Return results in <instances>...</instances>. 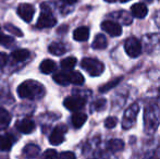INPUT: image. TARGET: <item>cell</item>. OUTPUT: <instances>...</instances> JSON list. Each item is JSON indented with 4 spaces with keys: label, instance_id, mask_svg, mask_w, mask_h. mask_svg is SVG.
I'll return each mask as SVG.
<instances>
[{
    "label": "cell",
    "instance_id": "obj_1",
    "mask_svg": "<svg viewBox=\"0 0 160 159\" xmlns=\"http://www.w3.org/2000/svg\"><path fill=\"white\" fill-rule=\"evenodd\" d=\"M18 94L21 98L38 99L45 95V87L37 81L28 80L19 85Z\"/></svg>",
    "mask_w": 160,
    "mask_h": 159
},
{
    "label": "cell",
    "instance_id": "obj_2",
    "mask_svg": "<svg viewBox=\"0 0 160 159\" xmlns=\"http://www.w3.org/2000/svg\"><path fill=\"white\" fill-rule=\"evenodd\" d=\"M81 67L92 77H99L105 71L102 62L93 58H84L81 62Z\"/></svg>",
    "mask_w": 160,
    "mask_h": 159
},
{
    "label": "cell",
    "instance_id": "obj_3",
    "mask_svg": "<svg viewBox=\"0 0 160 159\" xmlns=\"http://www.w3.org/2000/svg\"><path fill=\"white\" fill-rule=\"evenodd\" d=\"M40 8H42V13H40L39 17H38L36 26L38 28H48L55 26L56 23H57V20L52 15L50 9L47 7L46 3H42L40 6Z\"/></svg>",
    "mask_w": 160,
    "mask_h": 159
},
{
    "label": "cell",
    "instance_id": "obj_4",
    "mask_svg": "<svg viewBox=\"0 0 160 159\" xmlns=\"http://www.w3.org/2000/svg\"><path fill=\"white\" fill-rule=\"evenodd\" d=\"M124 49L131 58H137L142 53V45L136 37H128L124 42Z\"/></svg>",
    "mask_w": 160,
    "mask_h": 159
},
{
    "label": "cell",
    "instance_id": "obj_5",
    "mask_svg": "<svg viewBox=\"0 0 160 159\" xmlns=\"http://www.w3.org/2000/svg\"><path fill=\"white\" fill-rule=\"evenodd\" d=\"M86 104V100L84 99L81 96H70V97H67L63 102L64 107L70 111H76L81 110L83 107Z\"/></svg>",
    "mask_w": 160,
    "mask_h": 159
},
{
    "label": "cell",
    "instance_id": "obj_6",
    "mask_svg": "<svg viewBox=\"0 0 160 159\" xmlns=\"http://www.w3.org/2000/svg\"><path fill=\"white\" fill-rule=\"evenodd\" d=\"M138 111H139V108H138V105L137 104L131 105V106L127 109V111L124 112L123 123H122L124 129H130V127L134 124Z\"/></svg>",
    "mask_w": 160,
    "mask_h": 159
},
{
    "label": "cell",
    "instance_id": "obj_7",
    "mask_svg": "<svg viewBox=\"0 0 160 159\" xmlns=\"http://www.w3.org/2000/svg\"><path fill=\"white\" fill-rule=\"evenodd\" d=\"M68 131L67 127L64 124L58 125L52 130L50 136H49V142L52 145H60L64 141V133Z\"/></svg>",
    "mask_w": 160,
    "mask_h": 159
},
{
    "label": "cell",
    "instance_id": "obj_8",
    "mask_svg": "<svg viewBox=\"0 0 160 159\" xmlns=\"http://www.w3.org/2000/svg\"><path fill=\"white\" fill-rule=\"evenodd\" d=\"M101 30L105 31L110 36H120L122 34V27L119 23L113 21H103L101 23Z\"/></svg>",
    "mask_w": 160,
    "mask_h": 159
},
{
    "label": "cell",
    "instance_id": "obj_9",
    "mask_svg": "<svg viewBox=\"0 0 160 159\" xmlns=\"http://www.w3.org/2000/svg\"><path fill=\"white\" fill-rule=\"evenodd\" d=\"M35 13V9L34 6L30 3H21L18 8V14L22 20H24L25 22H31Z\"/></svg>",
    "mask_w": 160,
    "mask_h": 159
},
{
    "label": "cell",
    "instance_id": "obj_10",
    "mask_svg": "<svg viewBox=\"0 0 160 159\" xmlns=\"http://www.w3.org/2000/svg\"><path fill=\"white\" fill-rule=\"evenodd\" d=\"M131 12H132L133 17H137V19H144V17L147 15L148 13V9L142 2H137V3L133 4L131 7Z\"/></svg>",
    "mask_w": 160,
    "mask_h": 159
},
{
    "label": "cell",
    "instance_id": "obj_11",
    "mask_svg": "<svg viewBox=\"0 0 160 159\" xmlns=\"http://www.w3.org/2000/svg\"><path fill=\"white\" fill-rule=\"evenodd\" d=\"M17 127L22 133L28 134V133H32L34 130H35V123L30 119H23V120L18 121Z\"/></svg>",
    "mask_w": 160,
    "mask_h": 159
},
{
    "label": "cell",
    "instance_id": "obj_12",
    "mask_svg": "<svg viewBox=\"0 0 160 159\" xmlns=\"http://www.w3.org/2000/svg\"><path fill=\"white\" fill-rule=\"evenodd\" d=\"M73 37L78 42H85L89 37V30L86 26H81L78 27L73 33Z\"/></svg>",
    "mask_w": 160,
    "mask_h": 159
},
{
    "label": "cell",
    "instance_id": "obj_13",
    "mask_svg": "<svg viewBox=\"0 0 160 159\" xmlns=\"http://www.w3.org/2000/svg\"><path fill=\"white\" fill-rule=\"evenodd\" d=\"M86 120H87V116L85 115L84 112H78V111H76V112L72 116V119H71L72 124H73V127H75V129L82 127V125L86 122Z\"/></svg>",
    "mask_w": 160,
    "mask_h": 159
},
{
    "label": "cell",
    "instance_id": "obj_14",
    "mask_svg": "<svg viewBox=\"0 0 160 159\" xmlns=\"http://www.w3.org/2000/svg\"><path fill=\"white\" fill-rule=\"evenodd\" d=\"M39 69L44 74H50L56 70V62L50 59H45L40 63Z\"/></svg>",
    "mask_w": 160,
    "mask_h": 159
},
{
    "label": "cell",
    "instance_id": "obj_15",
    "mask_svg": "<svg viewBox=\"0 0 160 159\" xmlns=\"http://www.w3.org/2000/svg\"><path fill=\"white\" fill-rule=\"evenodd\" d=\"M11 122V115L8 110L0 107V130H4L8 127Z\"/></svg>",
    "mask_w": 160,
    "mask_h": 159
},
{
    "label": "cell",
    "instance_id": "obj_16",
    "mask_svg": "<svg viewBox=\"0 0 160 159\" xmlns=\"http://www.w3.org/2000/svg\"><path fill=\"white\" fill-rule=\"evenodd\" d=\"M39 147L35 144H28L23 149V154L28 158H36L39 155Z\"/></svg>",
    "mask_w": 160,
    "mask_h": 159
},
{
    "label": "cell",
    "instance_id": "obj_17",
    "mask_svg": "<svg viewBox=\"0 0 160 159\" xmlns=\"http://www.w3.org/2000/svg\"><path fill=\"white\" fill-rule=\"evenodd\" d=\"M48 50L49 52L55 56H61L67 52V48L62 42H52V44L49 45Z\"/></svg>",
    "mask_w": 160,
    "mask_h": 159
},
{
    "label": "cell",
    "instance_id": "obj_18",
    "mask_svg": "<svg viewBox=\"0 0 160 159\" xmlns=\"http://www.w3.org/2000/svg\"><path fill=\"white\" fill-rule=\"evenodd\" d=\"M11 57H12L13 60L18 62L25 61L30 57V51L26 50V49H18V50H14L11 53Z\"/></svg>",
    "mask_w": 160,
    "mask_h": 159
},
{
    "label": "cell",
    "instance_id": "obj_19",
    "mask_svg": "<svg viewBox=\"0 0 160 159\" xmlns=\"http://www.w3.org/2000/svg\"><path fill=\"white\" fill-rule=\"evenodd\" d=\"M53 81H55L57 84L59 85H65L70 84L71 81H70V72L67 73V72H59V73H56L53 75Z\"/></svg>",
    "mask_w": 160,
    "mask_h": 159
},
{
    "label": "cell",
    "instance_id": "obj_20",
    "mask_svg": "<svg viewBox=\"0 0 160 159\" xmlns=\"http://www.w3.org/2000/svg\"><path fill=\"white\" fill-rule=\"evenodd\" d=\"M107 45H108V40L106 38L105 35L98 34L95 37V39H94L92 46H93L94 49H105L107 47Z\"/></svg>",
    "mask_w": 160,
    "mask_h": 159
},
{
    "label": "cell",
    "instance_id": "obj_21",
    "mask_svg": "<svg viewBox=\"0 0 160 159\" xmlns=\"http://www.w3.org/2000/svg\"><path fill=\"white\" fill-rule=\"evenodd\" d=\"M13 140L9 135H0V151H9L12 147Z\"/></svg>",
    "mask_w": 160,
    "mask_h": 159
},
{
    "label": "cell",
    "instance_id": "obj_22",
    "mask_svg": "<svg viewBox=\"0 0 160 159\" xmlns=\"http://www.w3.org/2000/svg\"><path fill=\"white\" fill-rule=\"evenodd\" d=\"M108 147L111 152H120L124 148V142L122 140H111L108 144Z\"/></svg>",
    "mask_w": 160,
    "mask_h": 159
},
{
    "label": "cell",
    "instance_id": "obj_23",
    "mask_svg": "<svg viewBox=\"0 0 160 159\" xmlns=\"http://www.w3.org/2000/svg\"><path fill=\"white\" fill-rule=\"evenodd\" d=\"M78 63V60L74 57H68L61 61V67L64 70H72Z\"/></svg>",
    "mask_w": 160,
    "mask_h": 159
},
{
    "label": "cell",
    "instance_id": "obj_24",
    "mask_svg": "<svg viewBox=\"0 0 160 159\" xmlns=\"http://www.w3.org/2000/svg\"><path fill=\"white\" fill-rule=\"evenodd\" d=\"M70 81L72 84L82 85L84 83V77L78 71H72V72H70Z\"/></svg>",
    "mask_w": 160,
    "mask_h": 159
},
{
    "label": "cell",
    "instance_id": "obj_25",
    "mask_svg": "<svg viewBox=\"0 0 160 159\" xmlns=\"http://www.w3.org/2000/svg\"><path fill=\"white\" fill-rule=\"evenodd\" d=\"M121 80H122V77H118V79H114V80L110 81L109 83H106V84L101 85V86L99 87V92H100V93H106V92H109L111 88H113L114 86H117V85L120 83Z\"/></svg>",
    "mask_w": 160,
    "mask_h": 159
},
{
    "label": "cell",
    "instance_id": "obj_26",
    "mask_svg": "<svg viewBox=\"0 0 160 159\" xmlns=\"http://www.w3.org/2000/svg\"><path fill=\"white\" fill-rule=\"evenodd\" d=\"M59 157L60 156L58 155V153L55 149H47L44 153V155H42L44 159H59Z\"/></svg>",
    "mask_w": 160,
    "mask_h": 159
},
{
    "label": "cell",
    "instance_id": "obj_27",
    "mask_svg": "<svg viewBox=\"0 0 160 159\" xmlns=\"http://www.w3.org/2000/svg\"><path fill=\"white\" fill-rule=\"evenodd\" d=\"M4 28H6V30L8 31V32H10V33H12L13 35H15V36H19V37L23 36V33H22L21 31H20L18 27H15V26L11 25V24H6Z\"/></svg>",
    "mask_w": 160,
    "mask_h": 159
},
{
    "label": "cell",
    "instance_id": "obj_28",
    "mask_svg": "<svg viewBox=\"0 0 160 159\" xmlns=\"http://www.w3.org/2000/svg\"><path fill=\"white\" fill-rule=\"evenodd\" d=\"M13 42V38H11L10 36H6L0 30V45H4V46H8Z\"/></svg>",
    "mask_w": 160,
    "mask_h": 159
},
{
    "label": "cell",
    "instance_id": "obj_29",
    "mask_svg": "<svg viewBox=\"0 0 160 159\" xmlns=\"http://www.w3.org/2000/svg\"><path fill=\"white\" fill-rule=\"evenodd\" d=\"M117 123H118L117 118L109 117V118H107L106 121H105V127H107V129H113V127L117 125Z\"/></svg>",
    "mask_w": 160,
    "mask_h": 159
},
{
    "label": "cell",
    "instance_id": "obj_30",
    "mask_svg": "<svg viewBox=\"0 0 160 159\" xmlns=\"http://www.w3.org/2000/svg\"><path fill=\"white\" fill-rule=\"evenodd\" d=\"M106 105H107V102H106L105 98H100V99H98L95 102V109L97 111H101L105 109Z\"/></svg>",
    "mask_w": 160,
    "mask_h": 159
},
{
    "label": "cell",
    "instance_id": "obj_31",
    "mask_svg": "<svg viewBox=\"0 0 160 159\" xmlns=\"http://www.w3.org/2000/svg\"><path fill=\"white\" fill-rule=\"evenodd\" d=\"M60 159H75V155L72 152H63L60 154Z\"/></svg>",
    "mask_w": 160,
    "mask_h": 159
},
{
    "label": "cell",
    "instance_id": "obj_32",
    "mask_svg": "<svg viewBox=\"0 0 160 159\" xmlns=\"http://www.w3.org/2000/svg\"><path fill=\"white\" fill-rule=\"evenodd\" d=\"M7 61H8V56H7V53L0 52V69L6 66Z\"/></svg>",
    "mask_w": 160,
    "mask_h": 159
},
{
    "label": "cell",
    "instance_id": "obj_33",
    "mask_svg": "<svg viewBox=\"0 0 160 159\" xmlns=\"http://www.w3.org/2000/svg\"><path fill=\"white\" fill-rule=\"evenodd\" d=\"M62 1H63L64 3H67V4H74L76 1H78V0H62Z\"/></svg>",
    "mask_w": 160,
    "mask_h": 159
},
{
    "label": "cell",
    "instance_id": "obj_34",
    "mask_svg": "<svg viewBox=\"0 0 160 159\" xmlns=\"http://www.w3.org/2000/svg\"><path fill=\"white\" fill-rule=\"evenodd\" d=\"M105 1H107V2H114L116 0H105Z\"/></svg>",
    "mask_w": 160,
    "mask_h": 159
},
{
    "label": "cell",
    "instance_id": "obj_35",
    "mask_svg": "<svg viewBox=\"0 0 160 159\" xmlns=\"http://www.w3.org/2000/svg\"><path fill=\"white\" fill-rule=\"evenodd\" d=\"M121 2H127V1H130V0H120Z\"/></svg>",
    "mask_w": 160,
    "mask_h": 159
},
{
    "label": "cell",
    "instance_id": "obj_36",
    "mask_svg": "<svg viewBox=\"0 0 160 159\" xmlns=\"http://www.w3.org/2000/svg\"><path fill=\"white\" fill-rule=\"evenodd\" d=\"M145 1H147V2H152V1H154V0H145Z\"/></svg>",
    "mask_w": 160,
    "mask_h": 159
},
{
    "label": "cell",
    "instance_id": "obj_37",
    "mask_svg": "<svg viewBox=\"0 0 160 159\" xmlns=\"http://www.w3.org/2000/svg\"><path fill=\"white\" fill-rule=\"evenodd\" d=\"M159 93H160V87H159Z\"/></svg>",
    "mask_w": 160,
    "mask_h": 159
}]
</instances>
